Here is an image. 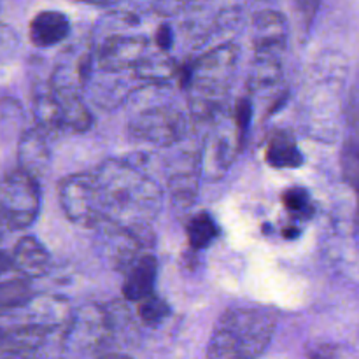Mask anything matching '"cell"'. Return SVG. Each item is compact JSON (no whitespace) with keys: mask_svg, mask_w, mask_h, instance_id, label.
<instances>
[{"mask_svg":"<svg viewBox=\"0 0 359 359\" xmlns=\"http://www.w3.org/2000/svg\"><path fill=\"white\" fill-rule=\"evenodd\" d=\"M149 42L142 35H112L105 39L97 55L98 67L107 72L135 69L140 60L147 55Z\"/></svg>","mask_w":359,"mask_h":359,"instance_id":"52a82bcc","label":"cell"},{"mask_svg":"<svg viewBox=\"0 0 359 359\" xmlns=\"http://www.w3.org/2000/svg\"><path fill=\"white\" fill-rule=\"evenodd\" d=\"M265 161L273 168H298L304 165V154L287 132H276L265 147Z\"/></svg>","mask_w":359,"mask_h":359,"instance_id":"9a60e30c","label":"cell"},{"mask_svg":"<svg viewBox=\"0 0 359 359\" xmlns=\"http://www.w3.org/2000/svg\"><path fill=\"white\" fill-rule=\"evenodd\" d=\"M186 235H188V242L191 249L202 251V249L209 248L216 241L219 230H217L216 221L212 219L210 214L200 212L189 219L188 226H186Z\"/></svg>","mask_w":359,"mask_h":359,"instance_id":"ac0fdd59","label":"cell"},{"mask_svg":"<svg viewBox=\"0 0 359 359\" xmlns=\"http://www.w3.org/2000/svg\"><path fill=\"white\" fill-rule=\"evenodd\" d=\"M196 179L191 174H177L170 179V195L175 205H191L196 198Z\"/></svg>","mask_w":359,"mask_h":359,"instance_id":"d6986e66","label":"cell"},{"mask_svg":"<svg viewBox=\"0 0 359 359\" xmlns=\"http://www.w3.org/2000/svg\"><path fill=\"white\" fill-rule=\"evenodd\" d=\"M298 233H300V230H298V228H294V226L286 228V230L283 231V235H284V237H286V238H294Z\"/></svg>","mask_w":359,"mask_h":359,"instance_id":"d4e9b609","label":"cell"},{"mask_svg":"<svg viewBox=\"0 0 359 359\" xmlns=\"http://www.w3.org/2000/svg\"><path fill=\"white\" fill-rule=\"evenodd\" d=\"M283 203L291 214H297L300 217H309L314 212L309 193L304 188H298V186L286 189L283 193Z\"/></svg>","mask_w":359,"mask_h":359,"instance_id":"44dd1931","label":"cell"},{"mask_svg":"<svg viewBox=\"0 0 359 359\" xmlns=\"http://www.w3.org/2000/svg\"><path fill=\"white\" fill-rule=\"evenodd\" d=\"M58 198L65 216L83 228H97L104 223L93 174H72L63 177L58 186Z\"/></svg>","mask_w":359,"mask_h":359,"instance_id":"8992f818","label":"cell"},{"mask_svg":"<svg viewBox=\"0 0 359 359\" xmlns=\"http://www.w3.org/2000/svg\"><path fill=\"white\" fill-rule=\"evenodd\" d=\"M111 321L105 309L88 305L81 311L74 312L72 318L67 321L65 342L74 347H97L100 346L105 335L111 332Z\"/></svg>","mask_w":359,"mask_h":359,"instance_id":"ba28073f","label":"cell"},{"mask_svg":"<svg viewBox=\"0 0 359 359\" xmlns=\"http://www.w3.org/2000/svg\"><path fill=\"white\" fill-rule=\"evenodd\" d=\"M51 161V151L48 144V133L39 126L27 130L18 142V165L20 170L39 182L46 174Z\"/></svg>","mask_w":359,"mask_h":359,"instance_id":"30bf717a","label":"cell"},{"mask_svg":"<svg viewBox=\"0 0 359 359\" xmlns=\"http://www.w3.org/2000/svg\"><path fill=\"white\" fill-rule=\"evenodd\" d=\"M104 223L119 228L151 226L163 191L144 172L121 160H105L93 172Z\"/></svg>","mask_w":359,"mask_h":359,"instance_id":"6da1fadb","label":"cell"},{"mask_svg":"<svg viewBox=\"0 0 359 359\" xmlns=\"http://www.w3.org/2000/svg\"><path fill=\"white\" fill-rule=\"evenodd\" d=\"M58 107V123L62 132L81 133L86 132L93 123L86 104L81 98V91L55 90L49 88Z\"/></svg>","mask_w":359,"mask_h":359,"instance_id":"7c38bea8","label":"cell"},{"mask_svg":"<svg viewBox=\"0 0 359 359\" xmlns=\"http://www.w3.org/2000/svg\"><path fill=\"white\" fill-rule=\"evenodd\" d=\"M32 300H34V290L30 280L11 279L0 283V314L25 309Z\"/></svg>","mask_w":359,"mask_h":359,"instance_id":"e0dca14e","label":"cell"},{"mask_svg":"<svg viewBox=\"0 0 359 359\" xmlns=\"http://www.w3.org/2000/svg\"><path fill=\"white\" fill-rule=\"evenodd\" d=\"M70 32L69 18L60 11H42L30 21L28 35L37 48H51L67 39Z\"/></svg>","mask_w":359,"mask_h":359,"instance_id":"5bb4252c","label":"cell"},{"mask_svg":"<svg viewBox=\"0 0 359 359\" xmlns=\"http://www.w3.org/2000/svg\"><path fill=\"white\" fill-rule=\"evenodd\" d=\"M154 41H156L158 49L161 53H167L168 49L172 48V42H174V32L168 25H161L156 30V35H154Z\"/></svg>","mask_w":359,"mask_h":359,"instance_id":"7402d4cb","label":"cell"},{"mask_svg":"<svg viewBox=\"0 0 359 359\" xmlns=\"http://www.w3.org/2000/svg\"><path fill=\"white\" fill-rule=\"evenodd\" d=\"M158 277V262L153 255H142L126 270L123 283V297L128 302H137L153 294Z\"/></svg>","mask_w":359,"mask_h":359,"instance_id":"4fadbf2b","label":"cell"},{"mask_svg":"<svg viewBox=\"0 0 359 359\" xmlns=\"http://www.w3.org/2000/svg\"><path fill=\"white\" fill-rule=\"evenodd\" d=\"M133 70H135L139 79L158 86V84H163L165 81L174 77L175 72H177V67L168 56H165V53L160 51V55L153 53V55L144 56Z\"/></svg>","mask_w":359,"mask_h":359,"instance_id":"2e32d148","label":"cell"},{"mask_svg":"<svg viewBox=\"0 0 359 359\" xmlns=\"http://www.w3.org/2000/svg\"><path fill=\"white\" fill-rule=\"evenodd\" d=\"M276 328V316L266 309H228L214 326L207 359H258L269 349Z\"/></svg>","mask_w":359,"mask_h":359,"instance_id":"3957f363","label":"cell"},{"mask_svg":"<svg viewBox=\"0 0 359 359\" xmlns=\"http://www.w3.org/2000/svg\"><path fill=\"white\" fill-rule=\"evenodd\" d=\"M188 123L181 109L172 102L154 98L144 102L137 111L132 112L128 121V132L139 142L167 147L179 142L184 137Z\"/></svg>","mask_w":359,"mask_h":359,"instance_id":"277c9868","label":"cell"},{"mask_svg":"<svg viewBox=\"0 0 359 359\" xmlns=\"http://www.w3.org/2000/svg\"><path fill=\"white\" fill-rule=\"evenodd\" d=\"M16 316H13L11 312H7V314H0V351H2L4 344H6L7 337H9L11 330H13V326L18 323Z\"/></svg>","mask_w":359,"mask_h":359,"instance_id":"603a6c76","label":"cell"},{"mask_svg":"<svg viewBox=\"0 0 359 359\" xmlns=\"http://www.w3.org/2000/svg\"><path fill=\"white\" fill-rule=\"evenodd\" d=\"M13 270H16L21 279H39L46 276L51 266L49 252L35 237H23L16 242L13 252Z\"/></svg>","mask_w":359,"mask_h":359,"instance_id":"8fae6325","label":"cell"},{"mask_svg":"<svg viewBox=\"0 0 359 359\" xmlns=\"http://www.w3.org/2000/svg\"><path fill=\"white\" fill-rule=\"evenodd\" d=\"M237 62L238 48L228 42L216 46L181 70V86L195 118L210 119L221 111L235 77Z\"/></svg>","mask_w":359,"mask_h":359,"instance_id":"7a4b0ae2","label":"cell"},{"mask_svg":"<svg viewBox=\"0 0 359 359\" xmlns=\"http://www.w3.org/2000/svg\"><path fill=\"white\" fill-rule=\"evenodd\" d=\"M170 316V307L165 300H161L156 294H149L147 298L139 302V318L142 319L146 325H160L165 318Z\"/></svg>","mask_w":359,"mask_h":359,"instance_id":"ffe728a7","label":"cell"},{"mask_svg":"<svg viewBox=\"0 0 359 359\" xmlns=\"http://www.w3.org/2000/svg\"><path fill=\"white\" fill-rule=\"evenodd\" d=\"M98 359H132V358L126 356V354L114 353V354H105V356H102V358H98Z\"/></svg>","mask_w":359,"mask_h":359,"instance_id":"484cf974","label":"cell"},{"mask_svg":"<svg viewBox=\"0 0 359 359\" xmlns=\"http://www.w3.org/2000/svg\"><path fill=\"white\" fill-rule=\"evenodd\" d=\"M9 270H13V258H11V252L0 249V277H2L4 273L9 272Z\"/></svg>","mask_w":359,"mask_h":359,"instance_id":"cb8c5ba5","label":"cell"},{"mask_svg":"<svg viewBox=\"0 0 359 359\" xmlns=\"http://www.w3.org/2000/svg\"><path fill=\"white\" fill-rule=\"evenodd\" d=\"M287 41V25L283 14L262 11L252 20V42L259 58L283 60Z\"/></svg>","mask_w":359,"mask_h":359,"instance_id":"9c48e42d","label":"cell"},{"mask_svg":"<svg viewBox=\"0 0 359 359\" xmlns=\"http://www.w3.org/2000/svg\"><path fill=\"white\" fill-rule=\"evenodd\" d=\"M41 212V188L20 168L0 177V219L11 231L32 226Z\"/></svg>","mask_w":359,"mask_h":359,"instance_id":"5b68a950","label":"cell"},{"mask_svg":"<svg viewBox=\"0 0 359 359\" xmlns=\"http://www.w3.org/2000/svg\"><path fill=\"white\" fill-rule=\"evenodd\" d=\"M9 231H11V230H9V228H7V224L4 223L2 219H0V242L4 241V237H6V235L9 233Z\"/></svg>","mask_w":359,"mask_h":359,"instance_id":"4316f807","label":"cell"},{"mask_svg":"<svg viewBox=\"0 0 359 359\" xmlns=\"http://www.w3.org/2000/svg\"><path fill=\"white\" fill-rule=\"evenodd\" d=\"M6 359H35V358L34 354H11V356Z\"/></svg>","mask_w":359,"mask_h":359,"instance_id":"83f0119b","label":"cell"}]
</instances>
